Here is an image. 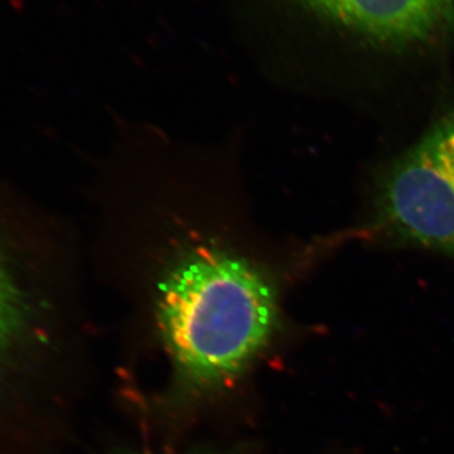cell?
<instances>
[{
  "mask_svg": "<svg viewBox=\"0 0 454 454\" xmlns=\"http://www.w3.org/2000/svg\"><path fill=\"white\" fill-rule=\"evenodd\" d=\"M372 212L385 240L454 259V104L387 167Z\"/></svg>",
  "mask_w": 454,
  "mask_h": 454,
  "instance_id": "7a4b0ae2",
  "label": "cell"
},
{
  "mask_svg": "<svg viewBox=\"0 0 454 454\" xmlns=\"http://www.w3.org/2000/svg\"><path fill=\"white\" fill-rule=\"evenodd\" d=\"M155 315L182 381L212 390L234 380L267 348L279 309L276 288L253 262L202 245L164 276Z\"/></svg>",
  "mask_w": 454,
  "mask_h": 454,
  "instance_id": "6da1fadb",
  "label": "cell"
},
{
  "mask_svg": "<svg viewBox=\"0 0 454 454\" xmlns=\"http://www.w3.org/2000/svg\"><path fill=\"white\" fill-rule=\"evenodd\" d=\"M337 25L382 46L434 40L454 22V0H303Z\"/></svg>",
  "mask_w": 454,
  "mask_h": 454,
  "instance_id": "3957f363",
  "label": "cell"
}]
</instances>
